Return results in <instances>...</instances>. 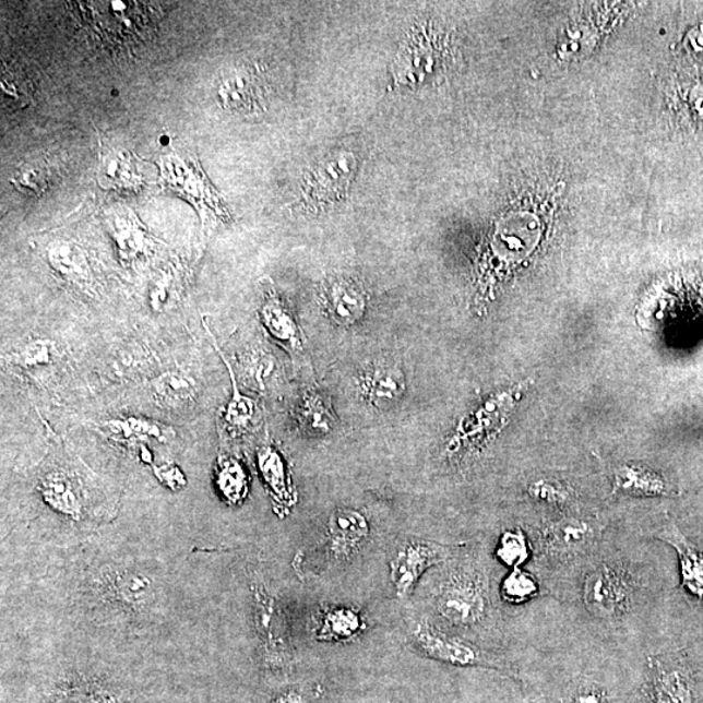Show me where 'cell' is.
<instances>
[{"label":"cell","mask_w":703,"mask_h":703,"mask_svg":"<svg viewBox=\"0 0 703 703\" xmlns=\"http://www.w3.org/2000/svg\"><path fill=\"white\" fill-rule=\"evenodd\" d=\"M612 478L615 493L632 497H669L676 492L666 477L645 465H619L613 469Z\"/></svg>","instance_id":"cell-12"},{"label":"cell","mask_w":703,"mask_h":703,"mask_svg":"<svg viewBox=\"0 0 703 703\" xmlns=\"http://www.w3.org/2000/svg\"><path fill=\"white\" fill-rule=\"evenodd\" d=\"M601 527L591 520L562 517L545 526L543 550L549 558L570 559L591 549Z\"/></svg>","instance_id":"cell-8"},{"label":"cell","mask_w":703,"mask_h":703,"mask_svg":"<svg viewBox=\"0 0 703 703\" xmlns=\"http://www.w3.org/2000/svg\"><path fill=\"white\" fill-rule=\"evenodd\" d=\"M454 547L422 538H403L390 557V576L396 596L408 598L418 580L431 567L442 564L451 557Z\"/></svg>","instance_id":"cell-3"},{"label":"cell","mask_w":703,"mask_h":703,"mask_svg":"<svg viewBox=\"0 0 703 703\" xmlns=\"http://www.w3.org/2000/svg\"><path fill=\"white\" fill-rule=\"evenodd\" d=\"M297 421L310 436H326L334 428V415L324 397L317 391L303 395L297 408Z\"/></svg>","instance_id":"cell-22"},{"label":"cell","mask_w":703,"mask_h":703,"mask_svg":"<svg viewBox=\"0 0 703 703\" xmlns=\"http://www.w3.org/2000/svg\"><path fill=\"white\" fill-rule=\"evenodd\" d=\"M202 324H204L208 339H211L213 347L216 349V352H218L223 364L226 365L229 378H231L233 396L231 398H229V403L226 405L223 418H225L228 428L234 432L245 431L248 429V426L250 425V422H252L255 415V402L253 401V398L241 394L231 364H229L227 357L223 355V352L219 348L218 343H216L211 329L207 327L206 322H202Z\"/></svg>","instance_id":"cell-20"},{"label":"cell","mask_w":703,"mask_h":703,"mask_svg":"<svg viewBox=\"0 0 703 703\" xmlns=\"http://www.w3.org/2000/svg\"><path fill=\"white\" fill-rule=\"evenodd\" d=\"M115 240L118 242L123 259L131 261L146 253V235L136 226H119L117 231H115Z\"/></svg>","instance_id":"cell-32"},{"label":"cell","mask_w":703,"mask_h":703,"mask_svg":"<svg viewBox=\"0 0 703 703\" xmlns=\"http://www.w3.org/2000/svg\"><path fill=\"white\" fill-rule=\"evenodd\" d=\"M324 689L320 684H297L284 689L272 703H314L322 699Z\"/></svg>","instance_id":"cell-34"},{"label":"cell","mask_w":703,"mask_h":703,"mask_svg":"<svg viewBox=\"0 0 703 703\" xmlns=\"http://www.w3.org/2000/svg\"><path fill=\"white\" fill-rule=\"evenodd\" d=\"M11 181L20 192L29 195H40L49 187V174H47L44 165L24 164L16 168Z\"/></svg>","instance_id":"cell-30"},{"label":"cell","mask_w":703,"mask_h":703,"mask_svg":"<svg viewBox=\"0 0 703 703\" xmlns=\"http://www.w3.org/2000/svg\"><path fill=\"white\" fill-rule=\"evenodd\" d=\"M489 604L488 579L473 562L457 565L436 596L438 613L448 623L462 628L478 624L488 612Z\"/></svg>","instance_id":"cell-1"},{"label":"cell","mask_w":703,"mask_h":703,"mask_svg":"<svg viewBox=\"0 0 703 703\" xmlns=\"http://www.w3.org/2000/svg\"><path fill=\"white\" fill-rule=\"evenodd\" d=\"M512 405L511 394L497 395L465 417L449 443L450 454L481 448L503 428Z\"/></svg>","instance_id":"cell-5"},{"label":"cell","mask_w":703,"mask_h":703,"mask_svg":"<svg viewBox=\"0 0 703 703\" xmlns=\"http://www.w3.org/2000/svg\"><path fill=\"white\" fill-rule=\"evenodd\" d=\"M151 386L155 401L168 408L184 407L198 395L193 378L180 370H168L155 377Z\"/></svg>","instance_id":"cell-19"},{"label":"cell","mask_w":703,"mask_h":703,"mask_svg":"<svg viewBox=\"0 0 703 703\" xmlns=\"http://www.w3.org/2000/svg\"><path fill=\"white\" fill-rule=\"evenodd\" d=\"M24 74L10 69L3 70L2 87L3 96L16 103L28 97V87L23 84Z\"/></svg>","instance_id":"cell-35"},{"label":"cell","mask_w":703,"mask_h":703,"mask_svg":"<svg viewBox=\"0 0 703 703\" xmlns=\"http://www.w3.org/2000/svg\"><path fill=\"white\" fill-rule=\"evenodd\" d=\"M50 703H115L111 694L90 686L65 689L52 699Z\"/></svg>","instance_id":"cell-33"},{"label":"cell","mask_w":703,"mask_h":703,"mask_svg":"<svg viewBox=\"0 0 703 703\" xmlns=\"http://www.w3.org/2000/svg\"><path fill=\"white\" fill-rule=\"evenodd\" d=\"M155 476L159 481L172 490H180L186 486V477L178 466L174 464H166L154 468Z\"/></svg>","instance_id":"cell-36"},{"label":"cell","mask_w":703,"mask_h":703,"mask_svg":"<svg viewBox=\"0 0 703 703\" xmlns=\"http://www.w3.org/2000/svg\"><path fill=\"white\" fill-rule=\"evenodd\" d=\"M657 537L678 551L682 586L694 597L703 599V553L689 543L675 523L662 527Z\"/></svg>","instance_id":"cell-14"},{"label":"cell","mask_w":703,"mask_h":703,"mask_svg":"<svg viewBox=\"0 0 703 703\" xmlns=\"http://www.w3.org/2000/svg\"><path fill=\"white\" fill-rule=\"evenodd\" d=\"M500 592L509 604L522 605L538 596L539 585L531 573L523 571L522 568H515L504 579Z\"/></svg>","instance_id":"cell-27"},{"label":"cell","mask_w":703,"mask_h":703,"mask_svg":"<svg viewBox=\"0 0 703 703\" xmlns=\"http://www.w3.org/2000/svg\"><path fill=\"white\" fill-rule=\"evenodd\" d=\"M98 180L108 189H130L140 184V175L131 155L112 146L100 145Z\"/></svg>","instance_id":"cell-17"},{"label":"cell","mask_w":703,"mask_h":703,"mask_svg":"<svg viewBox=\"0 0 703 703\" xmlns=\"http://www.w3.org/2000/svg\"><path fill=\"white\" fill-rule=\"evenodd\" d=\"M527 492L537 502L553 507H564L571 502L570 489L556 479L540 478L529 486Z\"/></svg>","instance_id":"cell-31"},{"label":"cell","mask_w":703,"mask_h":703,"mask_svg":"<svg viewBox=\"0 0 703 703\" xmlns=\"http://www.w3.org/2000/svg\"><path fill=\"white\" fill-rule=\"evenodd\" d=\"M56 356V344L49 339H32L7 355V361L17 368L31 370L49 367Z\"/></svg>","instance_id":"cell-26"},{"label":"cell","mask_w":703,"mask_h":703,"mask_svg":"<svg viewBox=\"0 0 703 703\" xmlns=\"http://www.w3.org/2000/svg\"><path fill=\"white\" fill-rule=\"evenodd\" d=\"M412 641L424 657L456 667H485L509 671L510 667L497 655L482 651L463 640L438 631L426 621H420L412 631Z\"/></svg>","instance_id":"cell-4"},{"label":"cell","mask_w":703,"mask_h":703,"mask_svg":"<svg viewBox=\"0 0 703 703\" xmlns=\"http://www.w3.org/2000/svg\"><path fill=\"white\" fill-rule=\"evenodd\" d=\"M497 557L507 567L522 568L531 557V546L522 531H510L503 533L499 540Z\"/></svg>","instance_id":"cell-29"},{"label":"cell","mask_w":703,"mask_h":703,"mask_svg":"<svg viewBox=\"0 0 703 703\" xmlns=\"http://www.w3.org/2000/svg\"><path fill=\"white\" fill-rule=\"evenodd\" d=\"M634 591V576L623 564L600 563L585 579V606L594 617L615 621L630 610Z\"/></svg>","instance_id":"cell-2"},{"label":"cell","mask_w":703,"mask_h":703,"mask_svg":"<svg viewBox=\"0 0 703 703\" xmlns=\"http://www.w3.org/2000/svg\"><path fill=\"white\" fill-rule=\"evenodd\" d=\"M370 534L369 519L361 511L336 510L329 519L324 538L329 559L335 563L349 562L367 545Z\"/></svg>","instance_id":"cell-7"},{"label":"cell","mask_w":703,"mask_h":703,"mask_svg":"<svg viewBox=\"0 0 703 703\" xmlns=\"http://www.w3.org/2000/svg\"><path fill=\"white\" fill-rule=\"evenodd\" d=\"M40 492H43L46 503L53 510L73 517L79 515L81 509L79 491L72 479L64 473H49L40 485Z\"/></svg>","instance_id":"cell-21"},{"label":"cell","mask_w":703,"mask_h":703,"mask_svg":"<svg viewBox=\"0 0 703 703\" xmlns=\"http://www.w3.org/2000/svg\"><path fill=\"white\" fill-rule=\"evenodd\" d=\"M263 326L269 334L283 344L284 347L299 352L302 347L300 329L288 308L278 296L267 294L260 309Z\"/></svg>","instance_id":"cell-16"},{"label":"cell","mask_w":703,"mask_h":703,"mask_svg":"<svg viewBox=\"0 0 703 703\" xmlns=\"http://www.w3.org/2000/svg\"><path fill=\"white\" fill-rule=\"evenodd\" d=\"M115 597L127 605L141 606L151 598V581L141 574L124 572L114 580Z\"/></svg>","instance_id":"cell-28"},{"label":"cell","mask_w":703,"mask_h":703,"mask_svg":"<svg viewBox=\"0 0 703 703\" xmlns=\"http://www.w3.org/2000/svg\"><path fill=\"white\" fill-rule=\"evenodd\" d=\"M216 97L223 108L236 114H254L261 108L259 81L246 70L222 72L216 83Z\"/></svg>","instance_id":"cell-10"},{"label":"cell","mask_w":703,"mask_h":703,"mask_svg":"<svg viewBox=\"0 0 703 703\" xmlns=\"http://www.w3.org/2000/svg\"><path fill=\"white\" fill-rule=\"evenodd\" d=\"M106 428L112 436L119 437L120 439H128V441L154 438L158 439V441L166 442L174 434V430L168 428V426L139 417L108 421L106 422Z\"/></svg>","instance_id":"cell-24"},{"label":"cell","mask_w":703,"mask_h":703,"mask_svg":"<svg viewBox=\"0 0 703 703\" xmlns=\"http://www.w3.org/2000/svg\"><path fill=\"white\" fill-rule=\"evenodd\" d=\"M362 395L376 408H390L405 391L404 374L395 365H377L360 381Z\"/></svg>","instance_id":"cell-13"},{"label":"cell","mask_w":703,"mask_h":703,"mask_svg":"<svg viewBox=\"0 0 703 703\" xmlns=\"http://www.w3.org/2000/svg\"><path fill=\"white\" fill-rule=\"evenodd\" d=\"M365 630H367V621L356 608L331 607L323 613L321 625L315 632V639L336 644V642L355 640Z\"/></svg>","instance_id":"cell-18"},{"label":"cell","mask_w":703,"mask_h":703,"mask_svg":"<svg viewBox=\"0 0 703 703\" xmlns=\"http://www.w3.org/2000/svg\"><path fill=\"white\" fill-rule=\"evenodd\" d=\"M573 703H607L605 695L593 688H585L574 698Z\"/></svg>","instance_id":"cell-37"},{"label":"cell","mask_w":703,"mask_h":703,"mask_svg":"<svg viewBox=\"0 0 703 703\" xmlns=\"http://www.w3.org/2000/svg\"><path fill=\"white\" fill-rule=\"evenodd\" d=\"M651 668L654 703H693L691 678L679 660L655 657Z\"/></svg>","instance_id":"cell-11"},{"label":"cell","mask_w":703,"mask_h":703,"mask_svg":"<svg viewBox=\"0 0 703 703\" xmlns=\"http://www.w3.org/2000/svg\"><path fill=\"white\" fill-rule=\"evenodd\" d=\"M255 625L265 647L270 665L286 667L294 659L286 619L278 601L263 589L255 587Z\"/></svg>","instance_id":"cell-6"},{"label":"cell","mask_w":703,"mask_h":703,"mask_svg":"<svg viewBox=\"0 0 703 703\" xmlns=\"http://www.w3.org/2000/svg\"><path fill=\"white\" fill-rule=\"evenodd\" d=\"M323 300L331 320L341 326H352L357 323L367 309L362 290L346 279L331 283L324 289Z\"/></svg>","instance_id":"cell-15"},{"label":"cell","mask_w":703,"mask_h":703,"mask_svg":"<svg viewBox=\"0 0 703 703\" xmlns=\"http://www.w3.org/2000/svg\"><path fill=\"white\" fill-rule=\"evenodd\" d=\"M216 485L228 503L239 504L247 498L248 476L245 466L235 457H221Z\"/></svg>","instance_id":"cell-23"},{"label":"cell","mask_w":703,"mask_h":703,"mask_svg":"<svg viewBox=\"0 0 703 703\" xmlns=\"http://www.w3.org/2000/svg\"><path fill=\"white\" fill-rule=\"evenodd\" d=\"M263 481L273 498L275 510L281 515H287L297 503V492L290 479L286 458L272 443H265L257 455Z\"/></svg>","instance_id":"cell-9"},{"label":"cell","mask_w":703,"mask_h":703,"mask_svg":"<svg viewBox=\"0 0 703 703\" xmlns=\"http://www.w3.org/2000/svg\"><path fill=\"white\" fill-rule=\"evenodd\" d=\"M49 260L58 272L72 282L83 283L90 278V270L81 249L71 242H56L49 249Z\"/></svg>","instance_id":"cell-25"}]
</instances>
